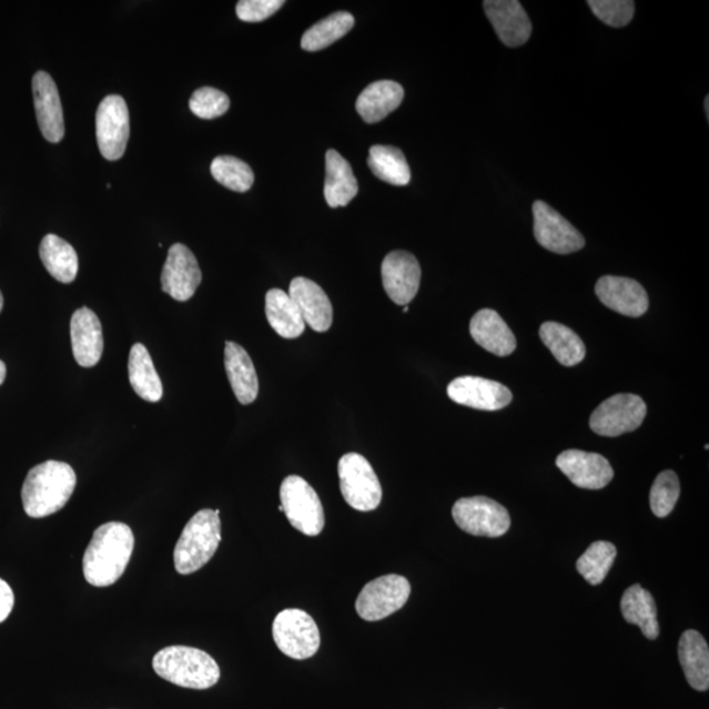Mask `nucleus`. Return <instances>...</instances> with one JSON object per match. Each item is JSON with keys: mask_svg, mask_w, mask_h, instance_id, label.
I'll return each mask as SVG.
<instances>
[{"mask_svg": "<svg viewBox=\"0 0 709 709\" xmlns=\"http://www.w3.org/2000/svg\"><path fill=\"white\" fill-rule=\"evenodd\" d=\"M134 549L132 528L110 521L97 528L83 556L85 581L95 587L117 584L131 561Z\"/></svg>", "mask_w": 709, "mask_h": 709, "instance_id": "nucleus-1", "label": "nucleus"}, {"mask_svg": "<svg viewBox=\"0 0 709 709\" xmlns=\"http://www.w3.org/2000/svg\"><path fill=\"white\" fill-rule=\"evenodd\" d=\"M77 475L69 464L49 460L28 473L21 499L31 518H45L62 510L73 496Z\"/></svg>", "mask_w": 709, "mask_h": 709, "instance_id": "nucleus-2", "label": "nucleus"}, {"mask_svg": "<svg viewBox=\"0 0 709 709\" xmlns=\"http://www.w3.org/2000/svg\"><path fill=\"white\" fill-rule=\"evenodd\" d=\"M153 669L168 682L184 689H211L220 680V666L206 651L175 646L164 648L154 656Z\"/></svg>", "mask_w": 709, "mask_h": 709, "instance_id": "nucleus-3", "label": "nucleus"}, {"mask_svg": "<svg viewBox=\"0 0 709 709\" xmlns=\"http://www.w3.org/2000/svg\"><path fill=\"white\" fill-rule=\"evenodd\" d=\"M221 543L220 510L204 508L185 525L174 550L179 575L189 576L212 560Z\"/></svg>", "mask_w": 709, "mask_h": 709, "instance_id": "nucleus-4", "label": "nucleus"}, {"mask_svg": "<svg viewBox=\"0 0 709 709\" xmlns=\"http://www.w3.org/2000/svg\"><path fill=\"white\" fill-rule=\"evenodd\" d=\"M338 476L342 496L355 510L374 512L382 504V484L364 456L355 453L342 456Z\"/></svg>", "mask_w": 709, "mask_h": 709, "instance_id": "nucleus-5", "label": "nucleus"}, {"mask_svg": "<svg viewBox=\"0 0 709 709\" xmlns=\"http://www.w3.org/2000/svg\"><path fill=\"white\" fill-rule=\"evenodd\" d=\"M272 636L278 650L293 660H307L317 654L321 646L317 622L297 608H286L276 616Z\"/></svg>", "mask_w": 709, "mask_h": 709, "instance_id": "nucleus-6", "label": "nucleus"}, {"mask_svg": "<svg viewBox=\"0 0 709 709\" xmlns=\"http://www.w3.org/2000/svg\"><path fill=\"white\" fill-rule=\"evenodd\" d=\"M281 499L285 517L297 531L306 536H318L324 531V506L303 477H286L281 486Z\"/></svg>", "mask_w": 709, "mask_h": 709, "instance_id": "nucleus-7", "label": "nucleus"}, {"mask_svg": "<svg viewBox=\"0 0 709 709\" xmlns=\"http://www.w3.org/2000/svg\"><path fill=\"white\" fill-rule=\"evenodd\" d=\"M411 592V583L403 576L388 575L376 578L365 585L357 597V615L365 621L386 619L406 605Z\"/></svg>", "mask_w": 709, "mask_h": 709, "instance_id": "nucleus-8", "label": "nucleus"}, {"mask_svg": "<svg viewBox=\"0 0 709 709\" xmlns=\"http://www.w3.org/2000/svg\"><path fill=\"white\" fill-rule=\"evenodd\" d=\"M453 517L458 528L473 536H504L512 526L506 508L488 497L458 499Z\"/></svg>", "mask_w": 709, "mask_h": 709, "instance_id": "nucleus-9", "label": "nucleus"}, {"mask_svg": "<svg viewBox=\"0 0 709 709\" xmlns=\"http://www.w3.org/2000/svg\"><path fill=\"white\" fill-rule=\"evenodd\" d=\"M647 417V405L636 394H615L600 404L590 418V427L600 436L615 438L632 433Z\"/></svg>", "mask_w": 709, "mask_h": 709, "instance_id": "nucleus-10", "label": "nucleus"}, {"mask_svg": "<svg viewBox=\"0 0 709 709\" xmlns=\"http://www.w3.org/2000/svg\"><path fill=\"white\" fill-rule=\"evenodd\" d=\"M534 234L537 243L556 254L577 253L585 247V239L570 222L547 203L533 205Z\"/></svg>", "mask_w": 709, "mask_h": 709, "instance_id": "nucleus-11", "label": "nucleus"}, {"mask_svg": "<svg viewBox=\"0 0 709 709\" xmlns=\"http://www.w3.org/2000/svg\"><path fill=\"white\" fill-rule=\"evenodd\" d=\"M131 134L125 100L119 95L104 98L97 112V138L100 153L109 161L124 155Z\"/></svg>", "mask_w": 709, "mask_h": 709, "instance_id": "nucleus-12", "label": "nucleus"}, {"mask_svg": "<svg viewBox=\"0 0 709 709\" xmlns=\"http://www.w3.org/2000/svg\"><path fill=\"white\" fill-rule=\"evenodd\" d=\"M447 393L454 403L485 412L504 409L513 401V393L507 386L476 376L455 378L449 383Z\"/></svg>", "mask_w": 709, "mask_h": 709, "instance_id": "nucleus-13", "label": "nucleus"}, {"mask_svg": "<svg viewBox=\"0 0 709 709\" xmlns=\"http://www.w3.org/2000/svg\"><path fill=\"white\" fill-rule=\"evenodd\" d=\"M383 285L394 304L407 306L419 291L422 271L417 257L397 250L384 257Z\"/></svg>", "mask_w": 709, "mask_h": 709, "instance_id": "nucleus-14", "label": "nucleus"}, {"mask_svg": "<svg viewBox=\"0 0 709 709\" xmlns=\"http://www.w3.org/2000/svg\"><path fill=\"white\" fill-rule=\"evenodd\" d=\"M196 256L182 243L171 246L162 271V290L176 301H189L202 283Z\"/></svg>", "mask_w": 709, "mask_h": 709, "instance_id": "nucleus-15", "label": "nucleus"}, {"mask_svg": "<svg viewBox=\"0 0 709 709\" xmlns=\"http://www.w3.org/2000/svg\"><path fill=\"white\" fill-rule=\"evenodd\" d=\"M556 465L578 488L599 490L612 482L614 469L607 458L579 449L564 450Z\"/></svg>", "mask_w": 709, "mask_h": 709, "instance_id": "nucleus-16", "label": "nucleus"}, {"mask_svg": "<svg viewBox=\"0 0 709 709\" xmlns=\"http://www.w3.org/2000/svg\"><path fill=\"white\" fill-rule=\"evenodd\" d=\"M484 10L494 31L506 47L525 45L531 38V20L518 0H486Z\"/></svg>", "mask_w": 709, "mask_h": 709, "instance_id": "nucleus-17", "label": "nucleus"}, {"mask_svg": "<svg viewBox=\"0 0 709 709\" xmlns=\"http://www.w3.org/2000/svg\"><path fill=\"white\" fill-rule=\"evenodd\" d=\"M596 293L601 304L627 317H641L649 307L647 291L634 278L600 277L596 285Z\"/></svg>", "mask_w": 709, "mask_h": 709, "instance_id": "nucleus-18", "label": "nucleus"}, {"mask_svg": "<svg viewBox=\"0 0 709 709\" xmlns=\"http://www.w3.org/2000/svg\"><path fill=\"white\" fill-rule=\"evenodd\" d=\"M36 117L45 140L59 143L64 135V121L59 89L45 71H38L32 81Z\"/></svg>", "mask_w": 709, "mask_h": 709, "instance_id": "nucleus-19", "label": "nucleus"}, {"mask_svg": "<svg viewBox=\"0 0 709 709\" xmlns=\"http://www.w3.org/2000/svg\"><path fill=\"white\" fill-rule=\"evenodd\" d=\"M70 332L77 363L84 368L95 367L104 348L103 328L98 315L89 307L78 310L71 318Z\"/></svg>", "mask_w": 709, "mask_h": 709, "instance_id": "nucleus-20", "label": "nucleus"}, {"mask_svg": "<svg viewBox=\"0 0 709 709\" xmlns=\"http://www.w3.org/2000/svg\"><path fill=\"white\" fill-rule=\"evenodd\" d=\"M288 295L303 315L305 325L314 332L325 333L333 324V305L324 290L306 277H295L291 282Z\"/></svg>", "mask_w": 709, "mask_h": 709, "instance_id": "nucleus-21", "label": "nucleus"}, {"mask_svg": "<svg viewBox=\"0 0 709 709\" xmlns=\"http://www.w3.org/2000/svg\"><path fill=\"white\" fill-rule=\"evenodd\" d=\"M472 338L490 354L512 355L517 348V340L503 317L492 310H483L473 315L469 326Z\"/></svg>", "mask_w": 709, "mask_h": 709, "instance_id": "nucleus-22", "label": "nucleus"}, {"mask_svg": "<svg viewBox=\"0 0 709 709\" xmlns=\"http://www.w3.org/2000/svg\"><path fill=\"white\" fill-rule=\"evenodd\" d=\"M225 369L236 399L242 405L253 404L260 392V379L252 357L234 342L225 345Z\"/></svg>", "mask_w": 709, "mask_h": 709, "instance_id": "nucleus-23", "label": "nucleus"}, {"mask_svg": "<svg viewBox=\"0 0 709 709\" xmlns=\"http://www.w3.org/2000/svg\"><path fill=\"white\" fill-rule=\"evenodd\" d=\"M403 85L393 81L371 83L356 100V111L365 123L376 124L403 103Z\"/></svg>", "mask_w": 709, "mask_h": 709, "instance_id": "nucleus-24", "label": "nucleus"}, {"mask_svg": "<svg viewBox=\"0 0 709 709\" xmlns=\"http://www.w3.org/2000/svg\"><path fill=\"white\" fill-rule=\"evenodd\" d=\"M678 655L687 682L697 691L709 689V649L698 630L689 629L680 636Z\"/></svg>", "mask_w": 709, "mask_h": 709, "instance_id": "nucleus-25", "label": "nucleus"}, {"mask_svg": "<svg viewBox=\"0 0 709 709\" xmlns=\"http://www.w3.org/2000/svg\"><path fill=\"white\" fill-rule=\"evenodd\" d=\"M359 185L350 163L336 150L326 153L325 199L328 206H346L353 200Z\"/></svg>", "mask_w": 709, "mask_h": 709, "instance_id": "nucleus-26", "label": "nucleus"}, {"mask_svg": "<svg viewBox=\"0 0 709 709\" xmlns=\"http://www.w3.org/2000/svg\"><path fill=\"white\" fill-rule=\"evenodd\" d=\"M620 608L626 621L639 627L647 639L656 640L660 636L655 598L641 585L628 587Z\"/></svg>", "mask_w": 709, "mask_h": 709, "instance_id": "nucleus-27", "label": "nucleus"}, {"mask_svg": "<svg viewBox=\"0 0 709 709\" xmlns=\"http://www.w3.org/2000/svg\"><path fill=\"white\" fill-rule=\"evenodd\" d=\"M266 315L270 326L282 338L296 340L305 332V322L295 301L282 290L267 292Z\"/></svg>", "mask_w": 709, "mask_h": 709, "instance_id": "nucleus-28", "label": "nucleus"}, {"mask_svg": "<svg viewBox=\"0 0 709 709\" xmlns=\"http://www.w3.org/2000/svg\"><path fill=\"white\" fill-rule=\"evenodd\" d=\"M129 382L138 396L148 403H158L163 396V385L154 367L152 356L141 343H135L129 354Z\"/></svg>", "mask_w": 709, "mask_h": 709, "instance_id": "nucleus-29", "label": "nucleus"}, {"mask_svg": "<svg viewBox=\"0 0 709 709\" xmlns=\"http://www.w3.org/2000/svg\"><path fill=\"white\" fill-rule=\"evenodd\" d=\"M540 338L557 362L565 367H575L585 359V343L568 326L557 322H544L540 327Z\"/></svg>", "mask_w": 709, "mask_h": 709, "instance_id": "nucleus-30", "label": "nucleus"}, {"mask_svg": "<svg viewBox=\"0 0 709 709\" xmlns=\"http://www.w3.org/2000/svg\"><path fill=\"white\" fill-rule=\"evenodd\" d=\"M40 257L49 274L64 284L75 281L79 262L73 246L59 235L48 234L40 245Z\"/></svg>", "mask_w": 709, "mask_h": 709, "instance_id": "nucleus-31", "label": "nucleus"}, {"mask_svg": "<svg viewBox=\"0 0 709 709\" xmlns=\"http://www.w3.org/2000/svg\"><path fill=\"white\" fill-rule=\"evenodd\" d=\"M368 166L379 181L407 185L412 181L409 163L398 148L375 145L369 149Z\"/></svg>", "mask_w": 709, "mask_h": 709, "instance_id": "nucleus-32", "label": "nucleus"}, {"mask_svg": "<svg viewBox=\"0 0 709 709\" xmlns=\"http://www.w3.org/2000/svg\"><path fill=\"white\" fill-rule=\"evenodd\" d=\"M355 18L350 12H335L310 28L301 39V47L306 52H318L345 38L353 30Z\"/></svg>", "mask_w": 709, "mask_h": 709, "instance_id": "nucleus-33", "label": "nucleus"}, {"mask_svg": "<svg viewBox=\"0 0 709 709\" xmlns=\"http://www.w3.org/2000/svg\"><path fill=\"white\" fill-rule=\"evenodd\" d=\"M618 550L612 543H592L577 561V570L592 586L605 581L611 570Z\"/></svg>", "mask_w": 709, "mask_h": 709, "instance_id": "nucleus-34", "label": "nucleus"}, {"mask_svg": "<svg viewBox=\"0 0 709 709\" xmlns=\"http://www.w3.org/2000/svg\"><path fill=\"white\" fill-rule=\"evenodd\" d=\"M211 173L220 184L235 192H247L254 184L252 168L232 155H221L213 160Z\"/></svg>", "mask_w": 709, "mask_h": 709, "instance_id": "nucleus-35", "label": "nucleus"}, {"mask_svg": "<svg viewBox=\"0 0 709 709\" xmlns=\"http://www.w3.org/2000/svg\"><path fill=\"white\" fill-rule=\"evenodd\" d=\"M680 496L676 472L665 470L657 476L650 489V508L657 518H665L675 510Z\"/></svg>", "mask_w": 709, "mask_h": 709, "instance_id": "nucleus-36", "label": "nucleus"}, {"mask_svg": "<svg viewBox=\"0 0 709 709\" xmlns=\"http://www.w3.org/2000/svg\"><path fill=\"white\" fill-rule=\"evenodd\" d=\"M231 100L220 90L213 88H202L193 92L190 99V110L197 118L213 120L222 117L229 111Z\"/></svg>", "mask_w": 709, "mask_h": 709, "instance_id": "nucleus-37", "label": "nucleus"}, {"mask_svg": "<svg viewBox=\"0 0 709 709\" xmlns=\"http://www.w3.org/2000/svg\"><path fill=\"white\" fill-rule=\"evenodd\" d=\"M587 4L594 16L612 28L628 26L635 16V2L629 0H590Z\"/></svg>", "mask_w": 709, "mask_h": 709, "instance_id": "nucleus-38", "label": "nucleus"}, {"mask_svg": "<svg viewBox=\"0 0 709 709\" xmlns=\"http://www.w3.org/2000/svg\"><path fill=\"white\" fill-rule=\"evenodd\" d=\"M283 0H241L236 3V17L246 23H260L282 9Z\"/></svg>", "mask_w": 709, "mask_h": 709, "instance_id": "nucleus-39", "label": "nucleus"}, {"mask_svg": "<svg viewBox=\"0 0 709 709\" xmlns=\"http://www.w3.org/2000/svg\"><path fill=\"white\" fill-rule=\"evenodd\" d=\"M13 604H16V597L10 585L0 579V622L9 618Z\"/></svg>", "mask_w": 709, "mask_h": 709, "instance_id": "nucleus-40", "label": "nucleus"}, {"mask_svg": "<svg viewBox=\"0 0 709 709\" xmlns=\"http://www.w3.org/2000/svg\"><path fill=\"white\" fill-rule=\"evenodd\" d=\"M6 374H7L6 364L2 361H0V385L4 383Z\"/></svg>", "mask_w": 709, "mask_h": 709, "instance_id": "nucleus-41", "label": "nucleus"}, {"mask_svg": "<svg viewBox=\"0 0 709 709\" xmlns=\"http://www.w3.org/2000/svg\"><path fill=\"white\" fill-rule=\"evenodd\" d=\"M3 304H4L3 295H2V292H0V312H2L3 310Z\"/></svg>", "mask_w": 709, "mask_h": 709, "instance_id": "nucleus-42", "label": "nucleus"}, {"mask_svg": "<svg viewBox=\"0 0 709 709\" xmlns=\"http://www.w3.org/2000/svg\"><path fill=\"white\" fill-rule=\"evenodd\" d=\"M705 103H706V114H707V118H709V107H708L709 98L708 97L706 98V102Z\"/></svg>", "mask_w": 709, "mask_h": 709, "instance_id": "nucleus-43", "label": "nucleus"}, {"mask_svg": "<svg viewBox=\"0 0 709 709\" xmlns=\"http://www.w3.org/2000/svg\"><path fill=\"white\" fill-rule=\"evenodd\" d=\"M407 312H409V306L404 307V313H407Z\"/></svg>", "mask_w": 709, "mask_h": 709, "instance_id": "nucleus-44", "label": "nucleus"}]
</instances>
